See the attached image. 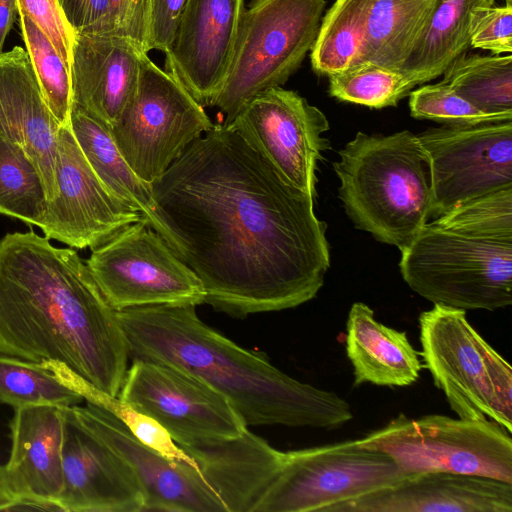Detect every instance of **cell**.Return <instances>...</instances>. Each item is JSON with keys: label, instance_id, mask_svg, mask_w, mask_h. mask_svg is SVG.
Segmentation results:
<instances>
[{"label": "cell", "instance_id": "6da1fadb", "mask_svg": "<svg viewBox=\"0 0 512 512\" xmlns=\"http://www.w3.org/2000/svg\"><path fill=\"white\" fill-rule=\"evenodd\" d=\"M159 233L235 318L313 299L330 267L314 197L229 125L214 124L151 184Z\"/></svg>", "mask_w": 512, "mask_h": 512}, {"label": "cell", "instance_id": "7a4b0ae2", "mask_svg": "<svg viewBox=\"0 0 512 512\" xmlns=\"http://www.w3.org/2000/svg\"><path fill=\"white\" fill-rule=\"evenodd\" d=\"M0 354L61 363L114 397L130 358L86 262L32 230L0 238Z\"/></svg>", "mask_w": 512, "mask_h": 512}, {"label": "cell", "instance_id": "3957f363", "mask_svg": "<svg viewBox=\"0 0 512 512\" xmlns=\"http://www.w3.org/2000/svg\"><path fill=\"white\" fill-rule=\"evenodd\" d=\"M194 305L117 311L130 358L175 366L221 392L246 425L336 428L353 418L336 393L300 382L200 320Z\"/></svg>", "mask_w": 512, "mask_h": 512}, {"label": "cell", "instance_id": "277c9868", "mask_svg": "<svg viewBox=\"0 0 512 512\" xmlns=\"http://www.w3.org/2000/svg\"><path fill=\"white\" fill-rule=\"evenodd\" d=\"M401 252L408 286L433 304L495 311L512 304V188L426 223Z\"/></svg>", "mask_w": 512, "mask_h": 512}, {"label": "cell", "instance_id": "5b68a950", "mask_svg": "<svg viewBox=\"0 0 512 512\" xmlns=\"http://www.w3.org/2000/svg\"><path fill=\"white\" fill-rule=\"evenodd\" d=\"M333 166L355 227L400 251L409 246L432 211L428 157L417 135L358 132Z\"/></svg>", "mask_w": 512, "mask_h": 512}, {"label": "cell", "instance_id": "8992f818", "mask_svg": "<svg viewBox=\"0 0 512 512\" xmlns=\"http://www.w3.org/2000/svg\"><path fill=\"white\" fill-rule=\"evenodd\" d=\"M421 355L460 418L486 419L512 432V368L472 327L465 310L440 304L418 318Z\"/></svg>", "mask_w": 512, "mask_h": 512}, {"label": "cell", "instance_id": "52a82bcc", "mask_svg": "<svg viewBox=\"0 0 512 512\" xmlns=\"http://www.w3.org/2000/svg\"><path fill=\"white\" fill-rule=\"evenodd\" d=\"M325 5V0H253L244 9L228 75L213 104L224 124L298 70L315 42Z\"/></svg>", "mask_w": 512, "mask_h": 512}, {"label": "cell", "instance_id": "ba28073f", "mask_svg": "<svg viewBox=\"0 0 512 512\" xmlns=\"http://www.w3.org/2000/svg\"><path fill=\"white\" fill-rule=\"evenodd\" d=\"M414 475L357 439L292 450L251 512H329Z\"/></svg>", "mask_w": 512, "mask_h": 512}, {"label": "cell", "instance_id": "9c48e42d", "mask_svg": "<svg viewBox=\"0 0 512 512\" xmlns=\"http://www.w3.org/2000/svg\"><path fill=\"white\" fill-rule=\"evenodd\" d=\"M510 434L487 418L432 414L413 419L399 414L357 440L384 452L410 473L442 471L512 483Z\"/></svg>", "mask_w": 512, "mask_h": 512}, {"label": "cell", "instance_id": "30bf717a", "mask_svg": "<svg viewBox=\"0 0 512 512\" xmlns=\"http://www.w3.org/2000/svg\"><path fill=\"white\" fill-rule=\"evenodd\" d=\"M91 250L87 267L116 311L205 302L199 278L146 219L126 226Z\"/></svg>", "mask_w": 512, "mask_h": 512}, {"label": "cell", "instance_id": "8fae6325", "mask_svg": "<svg viewBox=\"0 0 512 512\" xmlns=\"http://www.w3.org/2000/svg\"><path fill=\"white\" fill-rule=\"evenodd\" d=\"M213 125L204 107L147 53L135 95L110 131L131 169L151 185Z\"/></svg>", "mask_w": 512, "mask_h": 512}, {"label": "cell", "instance_id": "7c38bea8", "mask_svg": "<svg viewBox=\"0 0 512 512\" xmlns=\"http://www.w3.org/2000/svg\"><path fill=\"white\" fill-rule=\"evenodd\" d=\"M118 398L156 420L182 448L231 440L248 429L229 400L172 365L133 359Z\"/></svg>", "mask_w": 512, "mask_h": 512}, {"label": "cell", "instance_id": "4fadbf2b", "mask_svg": "<svg viewBox=\"0 0 512 512\" xmlns=\"http://www.w3.org/2000/svg\"><path fill=\"white\" fill-rule=\"evenodd\" d=\"M417 137L428 157L432 216L512 188V121L431 128Z\"/></svg>", "mask_w": 512, "mask_h": 512}, {"label": "cell", "instance_id": "5bb4252c", "mask_svg": "<svg viewBox=\"0 0 512 512\" xmlns=\"http://www.w3.org/2000/svg\"><path fill=\"white\" fill-rule=\"evenodd\" d=\"M229 125L290 185L316 197V167L328 148L324 113L281 86L249 101Z\"/></svg>", "mask_w": 512, "mask_h": 512}, {"label": "cell", "instance_id": "9a60e30c", "mask_svg": "<svg viewBox=\"0 0 512 512\" xmlns=\"http://www.w3.org/2000/svg\"><path fill=\"white\" fill-rule=\"evenodd\" d=\"M146 219L116 198L83 155L70 124L58 135L57 194L39 227L44 236L76 249H93L126 226Z\"/></svg>", "mask_w": 512, "mask_h": 512}, {"label": "cell", "instance_id": "2e32d148", "mask_svg": "<svg viewBox=\"0 0 512 512\" xmlns=\"http://www.w3.org/2000/svg\"><path fill=\"white\" fill-rule=\"evenodd\" d=\"M243 11L244 0H188L164 52V70L204 108L227 78Z\"/></svg>", "mask_w": 512, "mask_h": 512}, {"label": "cell", "instance_id": "e0dca14e", "mask_svg": "<svg viewBox=\"0 0 512 512\" xmlns=\"http://www.w3.org/2000/svg\"><path fill=\"white\" fill-rule=\"evenodd\" d=\"M71 408L86 428L129 464L144 494V512H227L198 466L176 463L153 451L104 408L89 402Z\"/></svg>", "mask_w": 512, "mask_h": 512}, {"label": "cell", "instance_id": "ac0fdd59", "mask_svg": "<svg viewBox=\"0 0 512 512\" xmlns=\"http://www.w3.org/2000/svg\"><path fill=\"white\" fill-rule=\"evenodd\" d=\"M65 512H144L141 485L123 457L86 428L71 406L61 407Z\"/></svg>", "mask_w": 512, "mask_h": 512}, {"label": "cell", "instance_id": "d6986e66", "mask_svg": "<svg viewBox=\"0 0 512 512\" xmlns=\"http://www.w3.org/2000/svg\"><path fill=\"white\" fill-rule=\"evenodd\" d=\"M148 52L116 34H75L70 66L72 107L112 129L130 105Z\"/></svg>", "mask_w": 512, "mask_h": 512}, {"label": "cell", "instance_id": "ffe728a7", "mask_svg": "<svg viewBox=\"0 0 512 512\" xmlns=\"http://www.w3.org/2000/svg\"><path fill=\"white\" fill-rule=\"evenodd\" d=\"M9 428L11 450L4 469L18 497L14 509L61 511L58 505L63 489L61 406L16 408Z\"/></svg>", "mask_w": 512, "mask_h": 512}, {"label": "cell", "instance_id": "44dd1931", "mask_svg": "<svg viewBox=\"0 0 512 512\" xmlns=\"http://www.w3.org/2000/svg\"><path fill=\"white\" fill-rule=\"evenodd\" d=\"M60 128L44 100L27 51L15 46L2 52L0 136L27 152L43 178L49 202L57 194Z\"/></svg>", "mask_w": 512, "mask_h": 512}, {"label": "cell", "instance_id": "7402d4cb", "mask_svg": "<svg viewBox=\"0 0 512 512\" xmlns=\"http://www.w3.org/2000/svg\"><path fill=\"white\" fill-rule=\"evenodd\" d=\"M329 512H512V483L476 475L423 472Z\"/></svg>", "mask_w": 512, "mask_h": 512}, {"label": "cell", "instance_id": "603a6c76", "mask_svg": "<svg viewBox=\"0 0 512 512\" xmlns=\"http://www.w3.org/2000/svg\"><path fill=\"white\" fill-rule=\"evenodd\" d=\"M182 449L204 472L227 512H251L284 458V452L249 430L235 439Z\"/></svg>", "mask_w": 512, "mask_h": 512}, {"label": "cell", "instance_id": "cb8c5ba5", "mask_svg": "<svg viewBox=\"0 0 512 512\" xmlns=\"http://www.w3.org/2000/svg\"><path fill=\"white\" fill-rule=\"evenodd\" d=\"M345 341L355 385L404 387L418 380L423 365L406 332L377 321L368 305L351 306Z\"/></svg>", "mask_w": 512, "mask_h": 512}, {"label": "cell", "instance_id": "d4e9b609", "mask_svg": "<svg viewBox=\"0 0 512 512\" xmlns=\"http://www.w3.org/2000/svg\"><path fill=\"white\" fill-rule=\"evenodd\" d=\"M496 0H437L431 18L400 71L416 86L429 82L470 48L480 16Z\"/></svg>", "mask_w": 512, "mask_h": 512}, {"label": "cell", "instance_id": "484cf974", "mask_svg": "<svg viewBox=\"0 0 512 512\" xmlns=\"http://www.w3.org/2000/svg\"><path fill=\"white\" fill-rule=\"evenodd\" d=\"M436 4L437 0H366L364 37L358 62L369 61L400 70Z\"/></svg>", "mask_w": 512, "mask_h": 512}, {"label": "cell", "instance_id": "4316f807", "mask_svg": "<svg viewBox=\"0 0 512 512\" xmlns=\"http://www.w3.org/2000/svg\"><path fill=\"white\" fill-rule=\"evenodd\" d=\"M70 128L89 165L120 201L141 213L148 224L158 226L151 185L138 177L116 145L110 129L76 107H72Z\"/></svg>", "mask_w": 512, "mask_h": 512}, {"label": "cell", "instance_id": "83f0119b", "mask_svg": "<svg viewBox=\"0 0 512 512\" xmlns=\"http://www.w3.org/2000/svg\"><path fill=\"white\" fill-rule=\"evenodd\" d=\"M459 96L488 114L512 116V55L466 53L442 74Z\"/></svg>", "mask_w": 512, "mask_h": 512}, {"label": "cell", "instance_id": "f1b7e54d", "mask_svg": "<svg viewBox=\"0 0 512 512\" xmlns=\"http://www.w3.org/2000/svg\"><path fill=\"white\" fill-rule=\"evenodd\" d=\"M366 0H335L322 19L311 48L312 69L329 76L359 60Z\"/></svg>", "mask_w": 512, "mask_h": 512}, {"label": "cell", "instance_id": "f546056e", "mask_svg": "<svg viewBox=\"0 0 512 512\" xmlns=\"http://www.w3.org/2000/svg\"><path fill=\"white\" fill-rule=\"evenodd\" d=\"M48 202L43 178L27 152L0 136V213L40 227Z\"/></svg>", "mask_w": 512, "mask_h": 512}, {"label": "cell", "instance_id": "4dcf8cb0", "mask_svg": "<svg viewBox=\"0 0 512 512\" xmlns=\"http://www.w3.org/2000/svg\"><path fill=\"white\" fill-rule=\"evenodd\" d=\"M83 400L42 363L0 354V404L14 409L29 405L69 407Z\"/></svg>", "mask_w": 512, "mask_h": 512}, {"label": "cell", "instance_id": "1f68e13d", "mask_svg": "<svg viewBox=\"0 0 512 512\" xmlns=\"http://www.w3.org/2000/svg\"><path fill=\"white\" fill-rule=\"evenodd\" d=\"M328 78L332 97L375 109L396 106L415 87L400 70L369 61L355 63Z\"/></svg>", "mask_w": 512, "mask_h": 512}, {"label": "cell", "instance_id": "d6a6232c", "mask_svg": "<svg viewBox=\"0 0 512 512\" xmlns=\"http://www.w3.org/2000/svg\"><path fill=\"white\" fill-rule=\"evenodd\" d=\"M23 42L44 100L61 126L70 124V71L48 38L26 16L19 15Z\"/></svg>", "mask_w": 512, "mask_h": 512}, {"label": "cell", "instance_id": "836d02e7", "mask_svg": "<svg viewBox=\"0 0 512 512\" xmlns=\"http://www.w3.org/2000/svg\"><path fill=\"white\" fill-rule=\"evenodd\" d=\"M409 108L414 118L433 120L449 127L512 121V116L482 112L443 82L411 90Z\"/></svg>", "mask_w": 512, "mask_h": 512}, {"label": "cell", "instance_id": "e575fe53", "mask_svg": "<svg viewBox=\"0 0 512 512\" xmlns=\"http://www.w3.org/2000/svg\"><path fill=\"white\" fill-rule=\"evenodd\" d=\"M104 409L116 416L142 444L176 463L198 466L156 420L145 415L118 397H111Z\"/></svg>", "mask_w": 512, "mask_h": 512}, {"label": "cell", "instance_id": "d590c367", "mask_svg": "<svg viewBox=\"0 0 512 512\" xmlns=\"http://www.w3.org/2000/svg\"><path fill=\"white\" fill-rule=\"evenodd\" d=\"M18 14L28 17L48 38L70 71L75 33L58 0H16Z\"/></svg>", "mask_w": 512, "mask_h": 512}, {"label": "cell", "instance_id": "8d00e7d4", "mask_svg": "<svg viewBox=\"0 0 512 512\" xmlns=\"http://www.w3.org/2000/svg\"><path fill=\"white\" fill-rule=\"evenodd\" d=\"M470 47L488 50L494 55L512 52V4L492 6L478 19Z\"/></svg>", "mask_w": 512, "mask_h": 512}, {"label": "cell", "instance_id": "74e56055", "mask_svg": "<svg viewBox=\"0 0 512 512\" xmlns=\"http://www.w3.org/2000/svg\"><path fill=\"white\" fill-rule=\"evenodd\" d=\"M75 34L112 33L109 0H58Z\"/></svg>", "mask_w": 512, "mask_h": 512}, {"label": "cell", "instance_id": "f35d334b", "mask_svg": "<svg viewBox=\"0 0 512 512\" xmlns=\"http://www.w3.org/2000/svg\"><path fill=\"white\" fill-rule=\"evenodd\" d=\"M109 1L112 34L126 37L146 50L150 0Z\"/></svg>", "mask_w": 512, "mask_h": 512}, {"label": "cell", "instance_id": "ab89813d", "mask_svg": "<svg viewBox=\"0 0 512 512\" xmlns=\"http://www.w3.org/2000/svg\"><path fill=\"white\" fill-rule=\"evenodd\" d=\"M188 0H150L146 50L165 52Z\"/></svg>", "mask_w": 512, "mask_h": 512}, {"label": "cell", "instance_id": "60d3db41", "mask_svg": "<svg viewBox=\"0 0 512 512\" xmlns=\"http://www.w3.org/2000/svg\"><path fill=\"white\" fill-rule=\"evenodd\" d=\"M17 13L16 0H0V54L3 52L6 37L14 24Z\"/></svg>", "mask_w": 512, "mask_h": 512}, {"label": "cell", "instance_id": "b9f144b4", "mask_svg": "<svg viewBox=\"0 0 512 512\" xmlns=\"http://www.w3.org/2000/svg\"><path fill=\"white\" fill-rule=\"evenodd\" d=\"M17 501L18 497L8 483L4 466L0 465V511H10Z\"/></svg>", "mask_w": 512, "mask_h": 512}, {"label": "cell", "instance_id": "7bdbcfd3", "mask_svg": "<svg viewBox=\"0 0 512 512\" xmlns=\"http://www.w3.org/2000/svg\"><path fill=\"white\" fill-rule=\"evenodd\" d=\"M505 3L512 4V0H505Z\"/></svg>", "mask_w": 512, "mask_h": 512}]
</instances>
